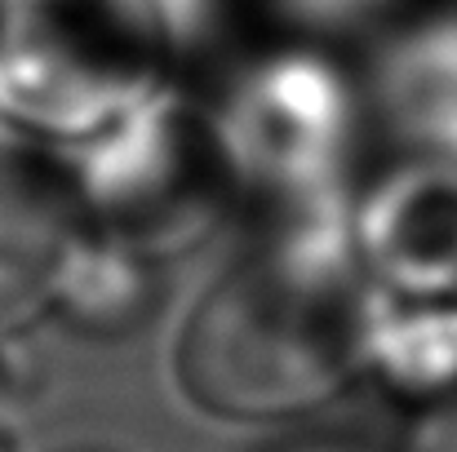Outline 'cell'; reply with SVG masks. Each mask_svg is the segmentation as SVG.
Returning a JSON list of instances; mask_svg holds the SVG:
<instances>
[{"label":"cell","instance_id":"obj_1","mask_svg":"<svg viewBox=\"0 0 457 452\" xmlns=\"http://www.w3.org/2000/svg\"><path fill=\"white\" fill-rule=\"evenodd\" d=\"M351 195L258 213L164 346L173 404L218 431L289 426L364 382L378 293L351 249Z\"/></svg>","mask_w":457,"mask_h":452},{"label":"cell","instance_id":"obj_2","mask_svg":"<svg viewBox=\"0 0 457 452\" xmlns=\"http://www.w3.org/2000/svg\"><path fill=\"white\" fill-rule=\"evenodd\" d=\"M222 177L253 213L355 191L364 80L324 40L276 36L236 58L200 98Z\"/></svg>","mask_w":457,"mask_h":452},{"label":"cell","instance_id":"obj_3","mask_svg":"<svg viewBox=\"0 0 457 452\" xmlns=\"http://www.w3.org/2000/svg\"><path fill=\"white\" fill-rule=\"evenodd\" d=\"M182 80L155 0H0V155H58Z\"/></svg>","mask_w":457,"mask_h":452},{"label":"cell","instance_id":"obj_4","mask_svg":"<svg viewBox=\"0 0 457 452\" xmlns=\"http://www.w3.org/2000/svg\"><path fill=\"white\" fill-rule=\"evenodd\" d=\"M45 164L80 226L112 235L152 267L191 253L236 204L204 103L187 80H169Z\"/></svg>","mask_w":457,"mask_h":452},{"label":"cell","instance_id":"obj_5","mask_svg":"<svg viewBox=\"0 0 457 452\" xmlns=\"http://www.w3.org/2000/svg\"><path fill=\"white\" fill-rule=\"evenodd\" d=\"M351 249L382 298H457V168L404 155L355 182Z\"/></svg>","mask_w":457,"mask_h":452},{"label":"cell","instance_id":"obj_6","mask_svg":"<svg viewBox=\"0 0 457 452\" xmlns=\"http://www.w3.org/2000/svg\"><path fill=\"white\" fill-rule=\"evenodd\" d=\"M360 80L369 120L409 155L457 168V4H431L391 27Z\"/></svg>","mask_w":457,"mask_h":452},{"label":"cell","instance_id":"obj_7","mask_svg":"<svg viewBox=\"0 0 457 452\" xmlns=\"http://www.w3.org/2000/svg\"><path fill=\"white\" fill-rule=\"evenodd\" d=\"M22 160L0 155V346H22L54 315L76 240V213L58 177H27Z\"/></svg>","mask_w":457,"mask_h":452},{"label":"cell","instance_id":"obj_8","mask_svg":"<svg viewBox=\"0 0 457 452\" xmlns=\"http://www.w3.org/2000/svg\"><path fill=\"white\" fill-rule=\"evenodd\" d=\"M364 382L427 408L457 395V298H382L369 319Z\"/></svg>","mask_w":457,"mask_h":452},{"label":"cell","instance_id":"obj_9","mask_svg":"<svg viewBox=\"0 0 457 452\" xmlns=\"http://www.w3.org/2000/svg\"><path fill=\"white\" fill-rule=\"evenodd\" d=\"M155 289V267L134 249L76 222V240L62 267L54 319L80 337H112L143 319Z\"/></svg>","mask_w":457,"mask_h":452},{"label":"cell","instance_id":"obj_10","mask_svg":"<svg viewBox=\"0 0 457 452\" xmlns=\"http://www.w3.org/2000/svg\"><path fill=\"white\" fill-rule=\"evenodd\" d=\"M400 452H457V395L418 408Z\"/></svg>","mask_w":457,"mask_h":452},{"label":"cell","instance_id":"obj_11","mask_svg":"<svg viewBox=\"0 0 457 452\" xmlns=\"http://www.w3.org/2000/svg\"><path fill=\"white\" fill-rule=\"evenodd\" d=\"M285 452H369V448H355V444H294Z\"/></svg>","mask_w":457,"mask_h":452},{"label":"cell","instance_id":"obj_12","mask_svg":"<svg viewBox=\"0 0 457 452\" xmlns=\"http://www.w3.org/2000/svg\"><path fill=\"white\" fill-rule=\"evenodd\" d=\"M71 452H107V448H71Z\"/></svg>","mask_w":457,"mask_h":452},{"label":"cell","instance_id":"obj_13","mask_svg":"<svg viewBox=\"0 0 457 452\" xmlns=\"http://www.w3.org/2000/svg\"><path fill=\"white\" fill-rule=\"evenodd\" d=\"M382 4H386V0H382Z\"/></svg>","mask_w":457,"mask_h":452}]
</instances>
